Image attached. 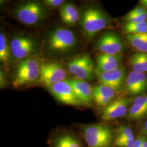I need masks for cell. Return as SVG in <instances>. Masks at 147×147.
<instances>
[{"mask_svg":"<svg viewBox=\"0 0 147 147\" xmlns=\"http://www.w3.org/2000/svg\"><path fill=\"white\" fill-rule=\"evenodd\" d=\"M80 129L87 147H111L113 145V132L106 124L80 125Z\"/></svg>","mask_w":147,"mask_h":147,"instance_id":"6da1fadb","label":"cell"},{"mask_svg":"<svg viewBox=\"0 0 147 147\" xmlns=\"http://www.w3.org/2000/svg\"><path fill=\"white\" fill-rule=\"evenodd\" d=\"M80 20L82 31L88 39L94 38L110 24L108 16L95 7H90L84 9Z\"/></svg>","mask_w":147,"mask_h":147,"instance_id":"7a4b0ae2","label":"cell"},{"mask_svg":"<svg viewBox=\"0 0 147 147\" xmlns=\"http://www.w3.org/2000/svg\"><path fill=\"white\" fill-rule=\"evenodd\" d=\"M78 39L74 32L64 27H58L47 38V50L55 54L68 53L76 47Z\"/></svg>","mask_w":147,"mask_h":147,"instance_id":"3957f363","label":"cell"},{"mask_svg":"<svg viewBox=\"0 0 147 147\" xmlns=\"http://www.w3.org/2000/svg\"><path fill=\"white\" fill-rule=\"evenodd\" d=\"M41 63L39 59L33 56L22 60L16 67L13 79L15 88L31 84L39 80Z\"/></svg>","mask_w":147,"mask_h":147,"instance_id":"277c9868","label":"cell"},{"mask_svg":"<svg viewBox=\"0 0 147 147\" xmlns=\"http://www.w3.org/2000/svg\"><path fill=\"white\" fill-rule=\"evenodd\" d=\"M14 13L19 21L28 26L37 25L47 16L45 6L37 1H28L18 5Z\"/></svg>","mask_w":147,"mask_h":147,"instance_id":"5b68a950","label":"cell"},{"mask_svg":"<svg viewBox=\"0 0 147 147\" xmlns=\"http://www.w3.org/2000/svg\"><path fill=\"white\" fill-rule=\"evenodd\" d=\"M69 71L75 76V79L89 80L93 78L95 69L93 61L88 54L72 59L67 63Z\"/></svg>","mask_w":147,"mask_h":147,"instance_id":"8992f818","label":"cell"},{"mask_svg":"<svg viewBox=\"0 0 147 147\" xmlns=\"http://www.w3.org/2000/svg\"><path fill=\"white\" fill-rule=\"evenodd\" d=\"M67 72L57 62H49L41 63L39 81L48 87L65 80Z\"/></svg>","mask_w":147,"mask_h":147,"instance_id":"52a82bcc","label":"cell"},{"mask_svg":"<svg viewBox=\"0 0 147 147\" xmlns=\"http://www.w3.org/2000/svg\"><path fill=\"white\" fill-rule=\"evenodd\" d=\"M96 47L102 53L121 55L124 50V44L121 37L115 32H108L97 40Z\"/></svg>","mask_w":147,"mask_h":147,"instance_id":"ba28073f","label":"cell"},{"mask_svg":"<svg viewBox=\"0 0 147 147\" xmlns=\"http://www.w3.org/2000/svg\"><path fill=\"white\" fill-rule=\"evenodd\" d=\"M47 88L53 97L62 104L76 106L81 105L74 92L69 79L53 84Z\"/></svg>","mask_w":147,"mask_h":147,"instance_id":"9c48e42d","label":"cell"},{"mask_svg":"<svg viewBox=\"0 0 147 147\" xmlns=\"http://www.w3.org/2000/svg\"><path fill=\"white\" fill-rule=\"evenodd\" d=\"M37 45L31 37L18 36L14 37L10 43L11 53L17 60L24 59L31 57L36 51Z\"/></svg>","mask_w":147,"mask_h":147,"instance_id":"30bf717a","label":"cell"},{"mask_svg":"<svg viewBox=\"0 0 147 147\" xmlns=\"http://www.w3.org/2000/svg\"><path fill=\"white\" fill-rule=\"evenodd\" d=\"M132 102L131 99L129 98L121 97L115 99L104 108L101 115V119L104 121H113L126 116Z\"/></svg>","mask_w":147,"mask_h":147,"instance_id":"8fae6325","label":"cell"},{"mask_svg":"<svg viewBox=\"0 0 147 147\" xmlns=\"http://www.w3.org/2000/svg\"><path fill=\"white\" fill-rule=\"evenodd\" d=\"M125 69L120 67L112 71L108 72L95 71L100 84L108 86L114 89L116 92H120L122 89L125 77Z\"/></svg>","mask_w":147,"mask_h":147,"instance_id":"7c38bea8","label":"cell"},{"mask_svg":"<svg viewBox=\"0 0 147 147\" xmlns=\"http://www.w3.org/2000/svg\"><path fill=\"white\" fill-rule=\"evenodd\" d=\"M69 80L80 104L86 107H90L93 101V87L84 80L75 78Z\"/></svg>","mask_w":147,"mask_h":147,"instance_id":"4fadbf2b","label":"cell"},{"mask_svg":"<svg viewBox=\"0 0 147 147\" xmlns=\"http://www.w3.org/2000/svg\"><path fill=\"white\" fill-rule=\"evenodd\" d=\"M125 86L128 93L131 95L144 93L147 89V75L132 71L126 78Z\"/></svg>","mask_w":147,"mask_h":147,"instance_id":"5bb4252c","label":"cell"},{"mask_svg":"<svg viewBox=\"0 0 147 147\" xmlns=\"http://www.w3.org/2000/svg\"><path fill=\"white\" fill-rule=\"evenodd\" d=\"M147 117V94L137 96L132 102L127 115L131 121H140Z\"/></svg>","mask_w":147,"mask_h":147,"instance_id":"9a60e30c","label":"cell"},{"mask_svg":"<svg viewBox=\"0 0 147 147\" xmlns=\"http://www.w3.org/2000/svg\"><path fill=\"white\" fill-rule=\"evenodd\" d=\"M121 56L101 53L96 58L95 71L108 72L121 67Z\"/></svg>","mask_w":147,"mask_h":147,"instance_id":"2e32d148","label":"cell"},{"mask_svg":"<svg viewBox=\"0 0 147 147\" xmlns=\"http://www.w3.org/2000/svg\"><path fill=\"white\" fill-rule=\"evenodd\" d=\"M52 147H83L79 137L70 132L59 133L51 140Z\"/></svg>","mask_w":147,"mask_h":147,"instance_id":"e0dca14e","label":"cell"},{"mask_svg":"<svg viewBox=\"0 0 147 147\" xmlns=\"http://www.w3.org/2000/svg\"><path fill=\"white\" fill-rule=\"evenodd\" d=\"M59 15L64 23L73 26L79 20V11L73 3H65L61 7Z\"/></svg>","mask_w":147,"mask_h":147,"instance_id":"ac0fdd59","label":"cell"},{"mask_svg":"<svg viewBox=\"0 0 147 147\" xmlns=\"http://www.w3.org/2000/svg\"><path fill=\"white\" fill-rule=\"evenodd\" d=\"M126 39L132 47L140 53H147V33L128 34Z\"/></svg>","mask_w":147,"mask_h":147,"instance_id":"d6986e66","label":"cell"},{"mask_svg":"<svg viewBox=\"0 0 147 147\" xmlns=\"http://www.w3.org/2000/svg\"><path fill=\"white\" fill-rule=\"evenodd\" d=\"M11 50L5 34L0 33V61L5 66H8L11 61Z\"/></svg>","mask_w":147,"mask_h":147,"instance_id":"ffe728a7","label":"cell"},{"mask_svg":"<svg viewBox=\"0 0 147 147\" xmlns=\"http://www.w3.org/2000/svg\"><path fill=\"white\" fill-rule=\"evenodd\" d=\"M123 30L127 34L146 33H147V21L126 23L123 27Z\"/></svg>","mask_w":147,"mask_h":147,"instance_id":"44dd1931","label":"cell"},{"mask_svg":"<svg viewBox=\"0 0 147 147\" xmlns=\"http://www.w3.org/2000/svg\"><path fill=\"white\" fill-rule=\"evenodd\" d=\"M132 138H135V136L131 128L126 125H121L117 129L114 143L125 141Z\"/></svg>","mask_w":147,"mask_h":147,"instance_id":"7402d4cb","label":"cell"},{"mask_svg":"<svg viewBox=\"0 0 147 147\" xmlns=\"http://www.w3.org/2000/svg\"><path fill=\"white\" fill-rule=\"evenodd\" d=\"M116 91L110 87L100 84L93 87V94L100 95L106 98L114 100L116 94Z\"/></svg>","mask_w":147,"mask_h":147,"instance_id":"603a6c76","label":"cell"},{"mask_svg":"<svg viewBox=\"0 0 147 147\" xmlns=\"http://www.w3.org/2000/svg\"><path fill=\"white\" fill-rule=\"evenodd\" d=\"M147 11L145 13L141 14L131 15L127 13L123 18V20L125 21L126 23L143 22V21H147Z\"/></svg>","mask_w":147,"mask_h":147,"instance_id":"cb8c5ba5","label":"cell"},{"mask_svg":"<svg viewBox=\"0 0 147 147\" xmlns=\"http://www.w3.org/2000/svg\"><path fill=\"white\" fill-rule=\"evenodd\" d=\"M130 63L131 64L133 72L136 73H144L136 53L132 55L131 57L130 58Z\"/></svg>","mask_w":147,"mask_h":147,"instance_id":"d4e9b609","label":"cell"},{"mask_svg":"<svg viewBox=\"0 0 147 147\" xmlns=\"http://www.w3.org/2000/svg\"><path fill=\"white\" fill-rule=\"evenodd\" d=\"M136 54L144 72H147V53L138 52Z\"/></svg>","mask_w":147,"mask_h":147,"instance_id":"484cf974","label":"cell"},{"mask_svg":"<svg viewBox=\"0 0 147 147\" xmlns=\"http://www.w3.org/2000/svg\"><path fill=\"white\" fill-rule=\"evenodd\" d=\"M43 3L48 7L54 8L62 6L65 3V1L64 0H45Z\"/></svg>","mask_w":147,"mask_h":147,"instance_id":"4316f807","label":"cell"},{"mask_svg":"<svg viewBox=\"0 0 147 147\" xmlns=\"http://www.w3.org/2000/svg\"><path fill=\"white\" fill-rule=\"evenodd\" d=\"M7 78L5 73L1 70L0 71V87L1 88H3L7 85Z\"/></svg>","mask_w":147,"mask_h":147,"instance_id":"83f0119b","label":"cell"},{"mask_svg":"<svg viewBox=\"0 0 147 147\" xmlns=\"http://www.w3.org/2000/svg\"><path fill=\"white\" fill-rule=\"evenodd\" d=\"M144 138H145V136L144 135L138 137L136 139H135V141L133 147H142V143L144 140Z\"/></svg>","mask_w":147,"mask_h":147,"instance_id":"f1b7e54d","label":"cell"},{"mask_svg":"<svg viewBox=\"0 0 147 147\" xmlns=\"http://www.w3.org/2000/svg\"><path fill=\"white\" fill-rule=\"evenodd\" d=\"M142 131L144 136L147 138V121L145 122L142 127Z\"/></svg>","mask_w":147,"mask_h":147,"instance_id":"f546056e","label":"cell"},{"mask_svg":"<svg viewBox=\"0 0 147 147\" xmlns=\"http://www.w3.org/2000/svg\"><path fill=\"white\" fill-rule=\"evenodd\" d=\"M140 2H141V3L142 4V6L147 10V0H142Z\"/></svg>","mask_w":147,"mask_h":147,"instance_id":"4dcf8cb0","label":"cell"},{"mask_svg":"<svg viewBox=\"0 0 147 147\" xmlns=\"http://www.w3.org/2000/svg\"><path fill=\"white\" fill-rule=\"evenodd\" d=\"M147 147V138L145 137L144 140L143 142L142 143V147Z\"/></svg>","mask_w":147,"mask_h":147,"instance_id":"1f68e13d","label":"cell"}]
</instances>
